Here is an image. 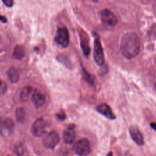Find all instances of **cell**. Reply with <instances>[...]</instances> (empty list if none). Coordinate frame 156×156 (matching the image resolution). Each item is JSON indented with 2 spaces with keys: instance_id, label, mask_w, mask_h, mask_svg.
<instances>
[{
  "instance_id": "6da1fadb",
  "label": "cell",
  "mask_w": 156,
  "mask_h": 156,
  "mask_svg": "<svg viewBox=\"0 0 156 156\" xmlns=\"http://www.w3.org/2000/svg\"><path fill=\"white\" fill-rule=\"evenodd\" d=\"M140 45V40L138 35L134 32H128L121 39V52L126 58H133L139 54Z\"/></svg>"
},
{
  "instance_id": "7a4b0ae2",
  "label": "cell",
  "mask_w": 156,
  "mask_h": 156,
  "mask_svg": "<svg viewBox=\"0 0 156 156\" xmlns=\"http://www.w3.org/2000/svg\"><path fill=\"white\" fill-rule=\"evenodd\" d=\"M93 57L94 61L99 66H103L104 64V56L103 49L98 35L94 34Z\"/></svg>"
},
{
  "instance_id": "3957f363",
  "label": "cell",
  "mask_w": 156,
  "mask_h": 156,
  "mask_svg": "<svg viewBox=\"0 0 156 156\" xmlns=\"http://www.w3.org/2000/svg\"><path fill=\"white\" fill-rule=\"evenodd\" d=\"M13 120L8 117L0 118V135L3 136L10 135L14 129Z\"/></svg>"
},
{
  "instance_id": "277c9868",
  "label": "cell",
  "mask_w": 156,
  "mask_h": 156,
  "mask_svg": "<svg viewBox=\"0 0 156 156\" xmlns=\"http://www.w3.org/2000/svg\"><path fill=\"white\" fill-rule=\"evenodd\" d=\"M54 40L58 45L63 48H66L69 44V32L67 28L66 27H58Z\"/></svg>"
},
{
  "instance_id": "5b68a950",
  "label": "cell",
  "mask_w": 156,
  "mask_h": 156,
  "mask_svg": "<svg viewBox=\"0 0 156 156\" xmlns=\"http://www.w3.org/2000/svg\"><path fill=\"white\" fill-rule=\"evenodd\" d=\"M91 144L86 138L80 139L76 144L74 151L79 156H87L91 152Z\"/></svg>"
},
{
  "instance_id": "8992f818",
  "label": "cell",
  "mask_w": 156,
  "mask_h": 156,
  "mask_svg": "<svg viewBox=\"0 0 156 156\" xmlns=\"http://www.w3.org/2000/svg\"><path fill=\"white\" fill-rule=\"evenodd\" d=\"M78 33L79 35L80 46H81L82 52L83 53V55L86 57H87L89 56L91 51L88 35L87 34L85 31L81 28H79Z\"/></svg>"
},
{
  "instance_id": "52a82bcc",
  "label": "cell",
  "mask_w": 156,
  "mask_h": 156,
  "mask_svg": "<svg viewBox=\"0 0 156 156\" xmlns=\"http://www.w3.org/2000/svg\"><path fill=\"white\" fill-rule=\"evenodd\" d=\"M59 136L56 132L52 131L47 133L43 139V145L48 148L53 149L59 143Z\"/></svg>"
},
{
  "instance_id": "ba28073f",
  "label": "cell",
  "mask_w": 156,
  "mask_h": 156,
  "mask_svg": "<svg viewBox=\"0 0 156 156\" xmlns=\"http://www.w3.org/2000/svg\"><path fill=\"white\" fill-rule=\"evenodd\" d=\"M102 21L106 25L114 26L117 24V18L116 15L108 9H104L100 13Z\"/></svg>"
},
{
  "instance_id": "9c48e42d",
  "label": "cell",
  "mask_w": 156,
  "mask_h": 156,
  "mask_svg": "<svg viewBox=\"0 0 156 156\" xmlns=\"http://www.w3.org/2000/svg\"><path fill=\"white\" fill-rule=\"evenodd\" d=\"M46 128V122L45 120L40 118H38L33 124L31 129L32 134L35 136H40L44 134Z\"/></svg>"
},
{
  "instance_id": "30bf717a",
  "label": "cell",
  "mask_w": 156,
  "mask_h": 156,
  "mask_svg": "<svg viewBox=\"0 0 156 156\" xmlns=\"http://www.w3.org/2000/svg\"><path fill=\"white\" fill-rule=\"evenodd\" d=\"M129 133L132 140L138 146H142L144 144V138L143 135L137 127L131 126L129 129Z\"/></svg>"
},
{
  "instance_id": "8fae6325",
  "label": "cell",
  "mask_w": 156,
  "mask_h": 156,
  "mask_svg": "<svg viewBox=\"0 0 156 156\" xmlns=\"http://www.w3.org/2000/svg\"><path fill=\"white\" fill-rule=\"evenodd\" d=\"M63 135L64 141L67 144H71L76 138L74 125L71 124L68 126L67 128L65 130Z\"/></svg>"
},
{
  "instance_id": "7c38bea8",
  "label": "cell",
  "mask_w": 156,
  "mask_h": 156,
  "mask_svg": "<svg viewBox=\"0 0 156 156\" xmlns=\"http://www.w3.org/2000/svg\"><path fill=\"white\" fill-rule=\"evenodd\" d=\"M96 110L99 113L110 119H114L116 118V116L113 114L111 108L107 104L104 103L99 105L96 107Z\"/></svg>"
},
{
  "instance_id": "4fadbf2b",
  "label": "cell",
  "mask_w": 156,
  "mask_h": 156,
  "mask_svg": "<svg viewBox=\"0 0 156 156\" xmlns=\"http://www.w3.org/2000/svg\"><path fill=\"white\" fill-rule=\"evenodd\" d=\"M32 99L35 106L37 108H39L44 104L46 102V96L40 91L35 90L32 94Z\"/></svg>"
},
{
  "instance_id": "5bb4252c",
  "label": "cell",
  "mask_w": 156,
  "mask_h": 156,
  "mask_svg": "<svg viewBox=\"0 0 156 156\" xmlns=\"http://www.w3.org/2000/svg\"><path fill=\"white\" fill-rule=\"evenodd\" d=\"M7 76L9 80L12 83H16L20 79L18 71L13 66L10 67L7 71Z\"/></svg>"
},
{
  "instance_id": "9a60e30c",
  "label": "cell",
  "mask_w": 156,
  "mask_h": 156,
  "mask_svg": "<svg viewBox=\"0 0 156 156\" xmlns=\"http://www.w3.org/2000/svg\"><path fill=\"white\" fill-rule=\"evenodd\" d=\"M25 55V49L22 46L17 45L15 46L13 52V56L15 58L20 60L23 58Z\"/></svg>"
},
{
  "instance_id": "2e32d148",
  "label": "cell",
  "mask_w": 156,
  "mask_h": 156,
  "mask_svg": "<svg viewBox=\"0 0 156 156\" xmlns=\"http://www.w3.org/2000/svg\"><path fill=\"white\" fill-rule=\"evenodd\" d=\"M32 91V87L30 86H26L24 87L20 93V98L23 102H26L28 100L29 97Z\"/></svg>"
},
{
  "instance_id": "e0dca14e",
  "label": "cell",
  "mask_w": 156,
  "mask_h": 156,
  "mask_svg": "<svg viewBox=\"0 0 156 156\" xmlns=\"http://www.w3.org/2000/svg\"><path fill=\"white\" fill-rule=\"evenodd\" d=\"M82 67V76L83 79L90 85H93L94 82V77L93 76L90 74L87 71V70L84 68L83 66Z\"/></svg>"
},
{
  "instance_id": "ac0fdd59",
  "label": "cell",
  "mask_w": 156,
  "mask_h": 156,
  "mask_svg": "<svg viewBox=\"0 0 156 156\" xmlns=\"http://www.w3.org/2000/svg\"><path fill=\"white\" fill-rule=\"evenodd\" d=\"M15 116H16V121L20 122V123H23L25 120V117H26V113L24 110L21 108L19 107L16 108V112H15Z\"/></svg>"
},
{
  "instance_id": "d6986e66",
  "label": "cell",
  "mask_w": 156,
  "mask_h": 156,
  "mask_svg": "<svg viewBox=\"0 0 156 156\" xmlns=\"http://www.w3.org/2000/svg\"><path fill=\"white\" fill-rule=\"evenodd\" d=\"M57 59L58 60V61L59 62H60L61 63H62L63 65H64L65 66H66L67 68H70L71 67V63L69 61V58L64 55H58L57 57Z\"/></svg>"
},
{
  "instance_id": "ffe728a7",
  "label": "cell",
  "mask_w": 156,
  "mask_h": 156,
  "mask_svg": "<svg viewBox=\"0 0 156 156\" xmlns=\"http://www.w3.org/2000/svg\"><path fill=\"white\" fill-rule=\"evenodd\" d=\"M7 90V83L2 80L0 79V96H2L5 93Z\"/></svg>"
},
{
  "instance_id": "44dd1931",
  "label": "cell",
  "mask_w": 156,
  "mask_h": 156,
  "mask_svg": "<svg viewBox=\"0 0 156 156\" xmlns=\"http://www.w3.org/2000/svg\"><path fill=\"white\" fill-rule=\"evenodd\" d=\"M15 152L18 156H21L24 153V148L21 144H18L15 147Z\"/></svg>"
},
{
  "instance_id": "7402d4cb",
  "label": "cell",
  "mask_w": 156,
  "mask_h": 156,
  "mask_svg": "<svg viewBox=\"0 0 156 156\" xmlns=\"http://www.w3.org/2000/svg\"><path fill=\"white\" fill-rule=\"evenodd\" d=\"M57 119L60 121H63L66 118V115L64 112H60L56 115Z\"/></svg>"
},
{
  "instance_id": "603a6c76",
  "label": "cell",
  "mask_w": 156,
  "mask_h": 156,
  "mask_svg": "<svg viewBox=\"0 0 156 156\" xmlns=\"http://www.w3.org/2000/svg\"><path fill=\"white\" fill-rule=\"evenodd\" d=\"M2 1L4 2V4L9 7H11L13 5V0H2Z\"/></svg>"
},
{
  "instance_id": "cb8c5ba5",
  "label": "cell",
  "mask_w": 156,
  "mask_h": 156,
  "mask_svg": "<svg viewBox=\"0 0 156 156\" xmlns=\"http://www.w3.org/2000/svg\"><path fill=\"white\" fill-rule=\"evenodd\" d=\"M0 21L3 22V23H5L7 21V19L4 16H2L0 15Z\"/></svg>"
},
{
  "instance_id": "d4e9b609",
  "label": "cell",
  "mask_w": 156,
  "mask_h": 156,
  "mask_svg": "<svg viewBox=\"0 0 156 156\" xmlns=\"http://www.w3.org/2000/svg\"><path fill=\"white\" fill-rule=\"evenodd\" d=\"M151 126L152 127V128L155 130V124L154 123V122H152L151 124Z\"/></svg>"
},
{
  "instance_id": "484cf974",
  "label": "cell",
  "mask_w": 156,
  "mask_h": 156,
  "mask_svg": "<svg viewBox=\"0 0 156 156\" xmlns=\"http://www.w3.org/2000/svg\"><path fill=\"white\" fill-rule=\"evenodd\" d=\"M107 156H112V152H110V154H107Z\"/></svg>"
},
{
  "instance_id": "4316f807",
  "label": "cell",
  "mask_w": 156,
  "mask_h": 156,
  "mask_svg": "<svg viewBox=\"0 0 156 156\" xmlns=\"http://www.w3.org/2000/svg\"><path fill=\"white\" fill-rule=\"evenodd\" d=\"M92 1H93V2H97V1H98L99 0H91Z\"/></svg>"
},
{
  "instance_id": "83f0119b",
  "label": "cell",
  "mask_w": 156,
  "mask_h": 156,
  "mask_svg": "<svg viewBox=\"0 0 156 156\" xmlns=\"http://www.w3.org/2000/svg\"><path fill=\"white\" fill-rule=\"evenodd\" d=\"M8 156H9V155H8Z\"/></svg>"
}]
</instances>
